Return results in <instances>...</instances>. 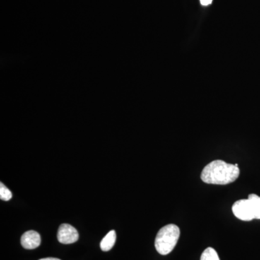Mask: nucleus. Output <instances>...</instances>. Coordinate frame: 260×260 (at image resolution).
Returning <instances> with one entry per match:
<instances>
[{"label":"nucleus","mask_w":260,"mask_h":260,"mask_svg":"<svg viewBox=\"0 0 260 260\" xmlns=\"http://www.w3.org/2000/svg\"><path fill=\"white\" fill-rule=\"evenodd\" d=\"M248 199L250 200L252 204L255 219H260V197L256 194H251L249 195Z\"/></svg>","instance_id":"obj_7"},{"label":"nucleus","mask_w":260,"mask_h":260,"mask_svg":"<svg viewBox=\"0 0 260 260\" xmlns=\"http://www.w3.org/2000/svg\"><path fill=\"white\" fill-rule=\"evenodd\" d=\"M200 1L203 6H207V5H209L213 3V0H200Z\"/></svg>","instance_id":"obj_10"},{"label":"nucleus","mask_w":260,"mask_h":260,"mask_svg":"<svg viewBox=\"0 0 260 260\" xmlns=\"http://www.w3.org/2000/svg\"><path fill=\"white\" fill-rule=\"evenodd\" d=\"M21 244L26 249H34L41 244V236L35 231L24 233L21 237Z\"/></svg>","instance_id":"obj_5"},{"label":"nucleus","mask_w":260,"mask_h":260,"mask_svg":"<svg viewBox=\"0 0 260 260\" xmlns=\"http://www.w3.org/2000/svg\"><path fill=\"white\" fill-rule=\"evenodd\" d=\"M200 260H220V258L215 249L208 247L203 251Z\"/></svg>","instance_id":"obj_8"},{"label":"nucleus","mask_w":260,"mask_h":260,"mask_svg":"<svg viewBox=\"0 0 260 260\" xmlns=\"http://www.w3.org/2000/svg\"><path fill=\"white\" fill-rule=\"evenodd\" d=\"M13 194L9 189L4 185L3 183H0V199L3 201H9L11 200Z\"/></svg>","instance_id":"obj_9"},{"label":"nucleus","mask_w":260,"mask_h":260,"mask_svg":"<svg viewBox=\"0 0 260 260\" xmlns=\"http://www.w3.org/2000/svg\"><path fill=\"white\" fill-rule=\"evenodd\" d=\"M39 260H61V259H57V258L48 257V258H44V259H41Z\"/></svg>","instance_id":"obj_11"},{"label":"nucleus","mask_w":260,"mask_h":260,"mask_svg":"<svg viewBox=\"0 0 260 260\" xmlns=\"http://www.w3.org/2000/svg\"><path fill=\"white\" fill-rule=\"evenodd\" d=\"M239 174L240 170L237 166L216 160L210 162L203 169L201 179L207 184L225 185L237 180Z\"/></svg>","instance_id":"obj_1"},{"label":"nucleus","mask_w":260,"mask_h":260,"mask_svg":"<svg viewBox=\"0 0 260 260\" xmlns=\"http://www.w3.org/2000/svg\"><path fill=\"white\" fill-rule=\"evenodd\" d=\"M180 237V229L174 224H169L159 230L155 238V246L161 255L172 252Z\"/></svg>","instance_id":"obj_2"},{"label":"nucleus","mask_w":260,"mask_h":260,"mask_svg":"<svg viewBox=\"0 0 260 260\" xmlns=\"http://www.w3.org/2000/svg\"><path fill=\"white\" fill-rule=\"evenodd\" d=\"M79 239L78 231L70 224H61L57 233V239L61 244H70L76 242Z\"/></svg>","instance_id":"obj_4"},{"label":"nucleus","mask_w":260,"mask_h":260,"mask_svg":"<svg viewBox=\"0 0 260 260\" xmlns=\"http://www.w3.org/2000/svg\"><path fill=\"white\" fill-rule=\"evenodd\" d=\"M116 234L115 231L112 230L108 233L101 242L100 246L102 251H108L112 249L115 244Z\"/></svg>","instance_id":"obj_6"},{"label":"nucleus","mask_w":260,"mask_h":260,"mask_svg":"<svg viewBox=\"0 0 260 260\" xmlns=\"http://www.w3.org/2000/svg\"><path fill=\"white\" fill-rule=\"evenodd\" d=\"M232 211L237 218L244 221H250L255 219L252 204L249 199L238 200L233 205Z\"/></svg>","instance_id":"obj_3"}]
</instances>
